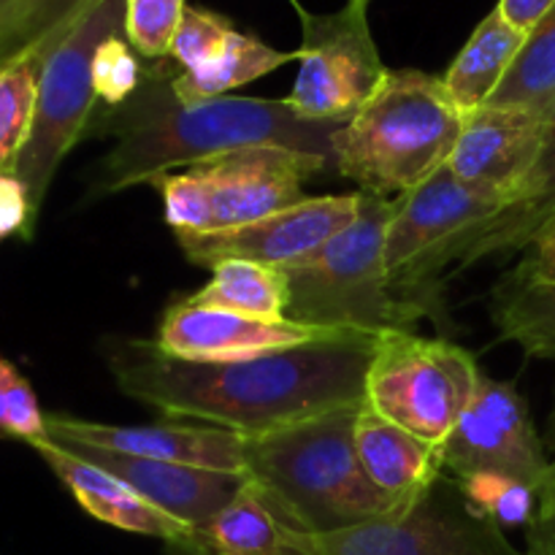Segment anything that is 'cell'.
I'll return each instance as SVG.
<instances>
[{"mask_svg": "<svg viewBox=\"0 0 555 555\" xmlns=\"http://www.w3.org/2000/svg\"><path fill=\"white\" fill-rule=\"evenodd\" d=\"M377 334L345 328L331 339L228 363L166 356L155 341H114L106 363L130 399L163 417H184L260 437L274 428L361 404Z\"/></svg>", "mask_w": 555, "mask_h": 555, "instance_id": "cell-1", "label": "cell"}, {"mask_svg": "<svg viewBox=\"0 0 555 555\" xmlns=\"http://www.w3.org/2000/svg\"><path fill=\"white\" fill-rule=\"evenodd\" d=\"M304 119L287 101L269 98H211L182 103L171 90V74L146 70L139 90L125 103L92 117L90 135H108L114 150L95 171V193L112 195L253 146H285L334 163V135L345 125Z\"/></svg>", "mask_w": 555, "mask_h": 555, "instance_id": "cell-2", "label": "cell"}, {"mask_svg": "<svg viewBox=\"0 0 555 555\" xmlns=\"http://www.w3.org/2000/svg\"><path fill=\"white\" fill-rule=\"evenodd\" d=\"M358 406H339L260 437H244L247 482L304 534H336L406 507L363 472L356 450Z\"/></svg>", "mask_w": 555, "mask_h": 555, "instance_id": "cell-3", "label": "cell"}, {"mask_svg": "<svg viewBox=\"0 0 555 555\" xmlns=\"http://www.w3.org/2000/svg\"><path fill=\"white\" fill-rule=\"evenodd\" d=\"M464 119L442 76L388 68L377 92L336 130V171L377 198L410 193L448 166Z\"/></svg>", "mask_w": 555, "mask_h": 555, "instance_id": "cell-4", "label": "cell"}, {"mask_svg": "<svg viewBox=\"0 0 555 555\" xmlns=\"http://www.w3.org/2000/svg\"><path fill=\"white\" fill-rule=\"evenodd\" d=\"M390 215L393 201L363 193L356 222L301 263L282 266L291 285L287 318L369 334L410 331L412 314L393 293L385 266V228Z\"/></svg>", "mask_w": 555, "mask_h": 555, "instance_id": "cell-5", "label": "cell"}, {"mask_svg": "<svg viewBox=\"0 0 555 555\" xmlns=\"http://www.w3.org/2000/svg\"><path fill=\"white\" fill-rule=\"evenodd\" d=\"M125 3L92 0L43 60L30 139L14 171L30 195L33 220L41 215L60 163L90 130L98 106L92 60L106 38L125 36Z\"/></svg>", "mask_w": 555, "mask_h": 555, "instance_id": "cell-6", "label": "cell"}, {"mask_svg": "<svg viewBox=\"0 0 555 555\" xmlns=\"http://www.w3.org/2000/svg\"><path fill=\"white\" fill-rule=\"evenodd\" d=\"M480 377L475 356L464 347L393 328L377 334L363 399L423 442L444 448Z\"/></svg>", "mask_w": 555, "mask_h": 555, "instance_id": "cell-7", "label": "cell"}, {"mask_svg": "<svg viewBox=\"0 0 555 555\" xmlns=\"http://www.w3.org/2000/svg\"><path fill=\"white\" fill-rule=\"evenodd\" d=\"M312 555H526L504 529L477 513L444 472L390 518L336 534H309Z\"/></svg>", "mask_w": 555, "mask_h": 555, "instance_id": "cell-8", "label": "cell"}, {"mask_svg": "<svg viewBox=\"0 0 555 555\" xmlns=\"http://www.w3.org/2000/svg\"><path fill=\"white\" fill-rule=\"evenodd\" d=\"M296 11L301 47L287 106L304 119H350L388 74L369 30L366 9L347 3L334 14H312L304 5H296Z\"/></svg>", "mask_w": 555, "mask_h": 555, "instance_id": "cell-9", "label": "cell"}, {"mask_svg": "<svg viewBox=\"0 0 555 555\" xmlns=\"http://www.w3.org/2000/svg\"><path fill=\"white\" fill-rule=\"evenodd\" d=\"M555 215V103L545 114V135L540 152L526 171L524 182L513 193V198L491 215L488 220L466 228L455 238H450L442 249L412 269L404 280L393 285V293L404 304L412 320L431 312L434 293L448 271L469 269L491 255L526 249L534 242L547 220Z\"/></svg>", "mask_w": 555, "mask_h": 555, "instance_id": "cell-10", "label": "cell"}, {"mask_svg": "<svg viewBox=\"0 0 555 555\" xmlns=\"http://www.w3.org/2000/svg\"><path fill=\"white\" fill-rule=\"evenodd\" d=\"M450 477L502 472L534 488L537 496L551 477V459L540 442L524 396L507 383L482 374L475 399L442 448Z\"/></svg>", "mask_w": 555, "mask_h": 555, "instance_id": "cell-11", "label": "cell"}, {"mask_svg": "<svg viewBox=\"0 0 555 555\" xmlns=\"http://www.w3.org/2000/svg\"><path fill=\"white\" fill-rule=\"evenodd\" d=\"M363 193L318 195L247 225L209 233H173L184 258L204 269L222 260H253L263 266H293L318 253L361 211Z\"/></svg>", "mask_w": 555, "mask_h": 555, "instance_id": "cell-12", "label": "cell"}, {"mask_svg": "<svg viewBox=\"0 0 555 555\" xmlns=\"http://www.w3.org/2000/svg\"><path fill=\"white\" fill-rule=\"evenodd\" d=\"M209 188L211 231L247 225L282 209L301 204L304 182L323 171H336L328 157L285 150V146H253L228 152L193 166Z\"/></svg>", "mask_w": 555, "mask_h": 555, "instance_id": "cell-13", "label": "cell"}, {"mask_svg": "<svg viewBox=\"0 0 555 555\" xmlns=\"http://www.w3.org/2000/svg\"><path fill=\"white\" fill-rule=\"evenodd\" d=\"M341 331L345 328H325V325L298 323L291 318H247V314L225 312V309L198 307L184 298L163 314L155 345L179 361L228 363L331 339Z\"/></svg>", "mask_w": 555, "mask_h": 555, "instance_id": "cell-14", "label": "cell"}, {"mask_svg": "<svg viewBox=\"0 0 555 555\" xmlns=\"http://www.w3.org/2000/svg\"><path fill=\"white\" fill-rule=\"evenodd\" d=\"M43 437L70 448L106 450V453L244 475V437L204 423L168 421L155 426H114V423L81 421L70 415H47Z\"/></svg>", "mask_w": 555, "mask_h": 555, "instance_id": "cell-15", "label": "cell"}, {"mask_svg": "<svg viewBox=\"0 0 555 555\" xmlns=\"http://www.w3.org/2000/svg\"><path fill=\"white\" fill-rule=\"evenodd\" d=\"M502 206L466 188L448 166L393 198V215L385 228V266L390 285L442 249L466 228L488 220Z\"/></svg>", "mask_w": 555, "mask_h": 555, "instance_id": "cell-16", "label": "cell"}, {"mask_svg": "<svg viewBox=\"0 0 555 555\" xmlns=\"http://www.w3.org/2000/svg\"><path fill=\"white\" fill-rule=\"evenodd\" d=\"M545 114L504 106L477 108L464 119L448 168L477 195L504 206L540 152Z\"/></svg>", "mask_w": 555, "mask_h": 555, "instance_id": "cell-17", "label": "cell"}, {"mask_svg": "<svg viewBox=\"0 0 555 555\" xmlns=\"http://www.w3.org/2000/svg\"><path fill=\"white\" fill-rule=\"evenodd\" d=\"M63 448L74 450L76 455L87 459L90 464L101 466L103 472L133 488L146 502L160 507L163 513L188 524L190 529L209 524L247 482V477L233 475V472L198 469V466L168 464V461L139 459V455L70 448V444H63Z\"/></svg>", "mask_w": 555, "mask_h": 555, "instance_id": "cell-18", "label": "cell"}, {"mask_svg": "<svg viewBox=\"0 0 555 555\" xmlns=\"http://www.w3.org/2000/svg\"><path fill=\"white\" fill-rule=\"evenodd\" d=\"M27 444L57 475V480L68 488L70 496L79 502V507L95 520H101V524L130 531V534L157 537V540L168 542V545L184 542L193 534L188 524L163 513L160 507L139 496L133 488L125 486L122 480H117L108 472H103L101 466L76 455L74 450L63 448V444L52 442L47 437L33 439Z\"/></svg>", "mask_w": 555, "mask_h": 555, "instance_id": "cell-19", "label": "cell"}, {"mask_svg": "<svg viewBox=\"0 0 555 555\" xmlns=\"http://www.w3.org/2000/svg\"><path fill=\"white\" fill-rule=\"evenodd\" d=\"M168 547L184 555H312L309 534L282 518L253 482H244L209 524Z\"/></svg>", "mask_w": 555, "mask_h": 555, "instance_id": "cell-20", "label": "cell"}, {"mask_svg": "<svg viewBox=\"0 0 555 555\" xmlns=\"http://www.w3.org/2000/svg\"><path fill=\"white\" fill-rule=\"evenodd\" d=\"M356 450L369 480L399 504H410L444 475L442 448L396 426L366 399L356 415Z\"/></svg>", "mask_w": 555, "mask_h": 555, "instance_id": "cell-21", "label": "cell"}, {"mask_svg": "<svg viewBox=\"0 0 555 555\" xmlns=\"http://www.w3.org/2000/svg\"><path fill=\"white\" fill-rule=\"evenodd\" d=\"M524 43L526 33L515 30L499 9H493L475 27L469 41L464 43L459 57L450 63V68L442 76L444 90L450 92L455 106L464 112V117H469L472 112L491 101L496 87L513 68Z\"/></svg>", "mask_w": 555, "mask_h": 555, "instance_id": "cell-22", "label": "cell"}, {"mask_svg": "<svg viewBox=\"0 0 555 555\" xmlns=\"http://www.w3.org/2000/svg\"><path fill=\"white\" fill-rule=\"evenodd\" d=\"M293 60H298L296 52H280L260 38L236 30L215 60L201 68L173 74L171 90L182 103L211 101V98H222L236 87L249 85V81L293 63Z\"/></svg>", "mask_w": 555, "mask_h": 555, "instance_id": "cell-23", "label": "cell"}, {"mask_svg": "<svg viewBox=\"0 0 555 555\" xmlns=\"http://www.w3.org/2000/svg\"><path fill=\"white\" fill-rule=\"evenodd\" d=\"M188 301L247 318L282 320L291 307V285L276 266L222 260L211 269V280L198 293L188 296Z\"/></svg>", "mask_w": 555, "mask_h": 555, "instance_id": "cell-24", "label": "cell"}, {"mask_svg": "<svg viewBox=\"0 0 555 555\" xmlns=\"http://www.w3.org/2000/svg\"><path fill=\"white\" fill-rule=\"evenodd\" d=\"M63 36L33 43L0 65V173H14L33 130L43 60Z\"/></svg>", "mask_w": 555, "mask_h": 555, "instance_id": "cell-25", "label": "cell"}, {"mask_svg": "<svg viewBox=\"0 0 555 555\" xmlns=\"http://www.w3.org/2000/svg\"><path fill=\"white\" fill-rule=\"evenodd\" d=\"M493 325L529 358L555 361V285H520L504 276L493 291Z\"/></svg>", "mask_w": 555, "mask_h": 555, "instance_id": "cell-26", "label": "cell"}, {"mask_svg": "<svg viewBox=\"0 0 555 555\" xmlns=\"http://www.w3.org/2000/svg\"><path fill=\"white\" fill-rule=\"evenodd\" d=\"M555 103V5L526 36L513 68L486 106L545 114Z\"/></svg>", "mask_w": 555, "mask_h": 555, "instance_id": "cell-27", "label": "cell"}, {"mask_svg": "<svg viewBox=\"0 0 555 555\" xmlns=\"http://www.w3.org/2000/svg\"><path fill=\"white\" fill-rule=\"evenodd\" d=\"M92 0H0V65L33 43L57 38Z\"/></svg>", "mask_w": 555, "mask_h": 555, "instance_id": "cell-28", "label": "cell"}, {"mask_svg": "<svg viewBox=\"0 0 555 555\" xmlns=\"http://www.w3.org/2000/svg\"><path fill=\"white\" fill-rule=\"evenodd\" d=\"M466 502L499 524L507 526H529L537 513V491L515 477L502 472H475V475L455 477Z\"/></svg>", "mask_w": 555, "mask_h": 555, "instance_id": "cell-29", "label": "cell"}, {"mask_svg": "<svg viewBox=\"0 0 555 555\" xmlns=\"http://www.w3.org/2000/svg\"><path fill=\"white\" fill-rule=\"evenodd\" d=\"M184 0H128L125 3V41L146 60L171 54L173 36L184 16Z\"/></svg>", "mask_w": 555, "mask_h": 555, "instance_id": "cell-30", "label": "cell"}, {"mask_svg": "<svg viewBox=\"0 0 555 555\" xmlns=\"http://www.w3.org/2000/svg\"><path fill=\"white\" fill-rule=\"evenodd\" d=\"M163 198V215L173 233H209L211 231V204L209 188L204 177L193 166L179 173H163L155 179Z\"/></svg>", "mask_w": 555, "mask_h": 555, "instance_id": "cell-31", "label": "cell"}, {"mask_svg": "<svg viewBox=\"0 0 555 555\" xmlns=\"http://www.w3.org/2000/svg\"><path fill=\"white\" fill-rule=\"evenodd\" d=\"M236 33L231 20L217 11L188 5L179 30L171 43V57L182 65V70H193L215 60L225 49L228 38Z\"/></svg>", "mask_w": 555, "mask_h": 555, "instance_id": "cell-32", "label": "cell"}, {"mask_svg": "<svg viewBox=\"0 0 555 555\" xmlns=\"http://www.w3.org/2000/svg\"><path fill=\"white\" fill-rule=\"evenodd\" d=\"M141 81H144V70L135 60L133 47L122 36L106 38L92 60V85H95L98 103H103V108L119 106L139 90Z\"/></svg>", "mask_w": 555, "mask_h": 555, "instance_id": "cell-33", "label": "cell"}, {"mask_svg": "<svg viewBox=\"0 0 555 555\" xmlns=\"http://www.w3.org/2000/svg\"><path fill=\"white\" fill-rule=\"evenodd\" d=\"M5 434L25 439V442L41 439L47 434V415L38 406L30 383L20 372L11 377L9 385V431Z\"/></svg>", "mask_w": 555, "mask_h": 555, "instance_id": "cell-34", "label": "cell"}, {"mask_svg": "<svg viewBox=\"0 0 555 555\" xmlns=\"http://www.w3.org/2000/svg\"><path fill=\"white\" fill-rule=\"evenodd\" d=\"M507 276L520 285H555V215L542 225L534 242L526 247V258Z\"/></svg>", "mask_w": 555, "mask_h": 555, "instance_id": "cell-35", "label": "cell"}, {"mask_svg": "<svg viewBox=\"0 0 555 555\" xmlns=\"http://www.w3.org/2000/svg\"><path fill=\"white\" fill-rule=\"evenodd\" d=\"M36 231L33 220L30 195L16 173H0V238L25 236L30 238Z\"/></svg>", "mask_w": 555, "mask_h": 555, "instance_id": "cell-36", "label": "cell"}, {"mask_svg": "<svg viewBox=\"0 0 555 555\" xmlns=\"http://www.w3.org/2000/svg\"><path fill=\"white\" fill-rule=\"evenodd\" d=\"M526 555H555V488L537 499V513L526 526Z\"/></svg>", "mask_w": 555, "mask_h": 555, "instance_id": "cell-37", "label": "cell"}, {"mask_svg": "<svg viewBox=\"0 0 555 555\" xmlns=\"http://www.w3.org/2000/svg\"><path fill=\"white\" fill-rule=\"evenodd\" d=\"M553 5H555V0H499L496 9L502 11L504 20H507L515 30H520L529 36V33L540 25L542 16H545Z\"/></svg>", "mask_w": 555, "mask_h": 555, "instance_id": "cell-38", "label": "cell"}, {"mask_svg": "<svg viewBox=\"0 0 555 555\" xmlns=\"http://www.w3.org/2000/svg\"><path fill=\"white\" fill-rule=\"evenodd\" d=\"M16 369L5 358H0V434L9 431V385Z\"/></svg>", "mask_w": 555, "mask_h": 555, "instance_id": "cell-39", "label": "cell"}, {"mask_svg": "<svg viewBox=\"0 0 555 555\" xmlns=\"http://www.w3.org/2000/svg\"><path fill=\"white\" fill-rule=\"evenodd\" d=\"M553 488H555V459L551 461V477H547V482H545V488H542V491H540V496L545 491H553ZM540 496H537V499H540Z\"/></svg>", "mask_w": 555, "mask_h": 555, "instance_id": "cell-40", "label": "cell"}, {"mask_svg": "<svg viewBox=\"0 0 555 555\" xmlns=\"http://www.w3.org/2000/svg\"><path fill=\"white\" fill-rule=\"evenodd\" d=\"M347 3L358 5V9H366V11H369V3H372V0H347Z\"/></svg>", "mask_w": 555, "mask_h": 555, "instance_id": "cell-41", "label": "cell"}, {"mask_svg": "<svg viewBox=\"0 0 555 555\" xmlns=\"http://www.w3.org/2000/svg\"><path fill=\"white\" fill-rule=\"evenodd\" d=\"M291 3H293V5H301V3H298V0H291Z\"/></svg>", "mask_w": 555, "mask_h": 555, "instance_id": "cell-42", "label": "cell"}]
</instances>
